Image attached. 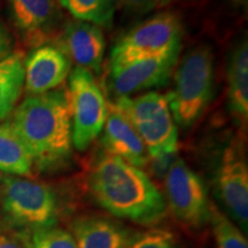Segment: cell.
<instances>
[{"instance_id": "cell-6", "label": "cell", "mask_w": 248, "mask_h": 248, "mask_svg": "<svg viewBox=\"0 0 248 248\" xmlns=\"http://www.w3.org/2000/svg\"><path fill=\"white\" fill-rule=\"evenodd\" d=\"M183 24L172 12L147 18L124 35L110 53V69L128 62L181 51Z\"/></svg>"}, {"instance_id": "cell-24", "label": "cell", "mask_w": 248, "mask_h": 248, "mask_svg": "<svg viewBox=\"0 0 248 248\" xmlns=\"http://www.w3.org/2000/svg\"><path fill=\"white\" fill-rule=\"evenodd\" d=\"M124 8L133 13H146L156 5L159 0H119Z\"/></svg>"}, {"instance_id": "cell-8", "label": "cell", "mask_w": 248, "mask_h": 248, "mask_svg": "<svg viewBox=\"0 0 248 248\" xmlns=\"http://www.w3.org/2000/svg\"><path fill=\"white\" fill-rule=\"evenodd\" d=\"M167 199L178 222L188 228H201L210 221L206 185L183 159L175 161L164 177Z\"/></svg>"}, {"instance_id": "cell-23", "label": "cell", "mask_w": 248, "mask_h": 248, "mask_svg": "<svg viewBox=\"0 0 248 248\" xmlns=\"http://www.w3.org/2000/svg\"><path fill=\"white\" fill-rule=\"evenodd\" d=\"M177 159V151L167 152V153L159 154L156 156H148L146 166H150V170L154 177L164 181V177Z\"/></svg>"}, {"instance_id": "cell-2", "label": "cell", "mask_w": 248, "mask_h": 248, "mask_svg": "<svg viewBox=\"0 0 248 248\" xmlns=\"http://www.w3.org/2000/svg\"><path fill=\"white\" fill-rule=\"evenodd\" d=\"M11 124L40 170L59 168L69 161L73 137L66 91H49L24 99Z\"/></svg>"}, {"instance_id": "cell-20", "label": "cell", "mask_w": 248, "mask_h": 248, "mask_svg": "<svg viewBox=\"0 0 248 248\" xmlns=\"http://www.w3.org/2000/svg\"><path fill=\"white\" fill-rule=\"evenodd\" d=\"M217 248H248L246 237L215 207H210V221Z\"/></svg>"}, {"instance_id": "cell-18", "label": "cell", "mask_w": 248, "mask_h": 248, "mask_svg": "<svg viewBox=\"0 0 248 248\" xmlns=\"http://www.w3.org/2000/svg\"><path fill=\"white\" fill-rule=\"evenodd\" d=\"M32 160L12 128L11 122L0 124V171L15 176H30Z\"/></svg>"}, {"instance_id": "cell-11", "label": "cell", "mask_w": 248, "mask_h": 248, "mask_svg": "<svg viewBox=\"0 0 248 248\" xmlns=\"http://www.w3.org/2000/svg\"><path fill=\"white\" fill-rule=\"evenodd\" d=\"M71 61L58 46L40 45L24 59V88L31 95L60 86L70 74Z\"/></svg>"}, {"instance_id": "cell-4", "label": "cell", "mask_w": 248, "mask_h": 248, "mask_svg": "<svg viewBox=\"0 0 248 248\" xmlns=\"http://www.w3.org/2000/svg\"><path fill=\"white\" fill-rule=\"evenodd\" d=\"M1 208L21 233L55 226L59 217L58 198L49 186L13 176L2 178Z\"/></svg>"}, {"instance_id": "cell-19", "label": "cell", "mask_w": 248, "mask_h": 248, "mask_svg": "<svg viewBox=\"0 0 248 248\" xmlns=\"http://www.w3.org/2000/svg\"><path fill=\"white\" fill-rule=\"evenodd\" d=\"M61 4L76 20L104 28L113 24L114 0H61Z\"/></svg>"}, {"instance_id": "cell-16", "label": "cell", "mask_w": 248, "mask_h": 248, "mask_svg": "<svg viewBox=\"0 0 248 248\" xmlns=\"http://www.w3.org/2000/svg\"><path fill=\"white\" fill-rule=\"evenodd\" d=\"M229 105L232 114L246 124L248 119V45L243 40L232 51L228 67Z\"/></svg>"}, {"instance_id": "cell-14", "label": "cell", "mask_w": 248, "mask_h": 248, "mask_svg": "<svg viewBox=\"0 0 248 248\" xmlns=\"http://www.w3.org/2000/svg\"><path fill=\"white\" fill-rule=\"evenodd\" d=\"M15 27L35 45L43 44L58 17L57 0H8Z\"/></svg>"}, {"instance_id": "cell-26", "label": "cell", "mask_w": 248, "mask_h": 248, "mask_svg": "<svg viewBox=\"0 0 248 248\" xmlns=\"http://www.w3.org/2000/svg\"><path fill=\"white\" fill-rule=\"evenodd\" d=\"M18 238H20V235H18ZM0 248H27V246L21 238L17 239L16 237H13V235L0 232Z\"/></svg>"}, {"instance_id": "cell-22", "label": "cell", "mask_w": 248, "mask_h": 248, "mask_svg": "<svg viewBox=\"0 0 248 248\" xmlns=\"http://www.w3.org/2000/svg\"><path fill=\"white\" fill-rule=\"evenodd\" d=\"M125 248H177V245L169 231L148 229L130 237Z\"/></svg>"}, {"instance_id": "cell-3", "label": "cell", "mask_w": 248, "mask_h": 248, "mask_svg": "<svg viewBox=\"0 0 248 248\" xmlns=\"http://www.w3.org/2000/svg\"><path fill=\"white\" fill-rule=\"evenodd\" d=\"M214 77V53L208 46H198L183 58L175 74V86L167 97L177 125L188 128L202 115L213 98Z\"/></svg>"}, {"instance_id": "cell-5", "label": "cell", "mask_w": 248, "mask_h": 248, "mask_svg": "<svg viewBox=\"0 0 248 248\" xmlns=\"http://www.w3.org/2000/svg\"><path fill=\"white\" fill-rule=\"evenodd\" d=\"M131 123L148 156L178 150V131L166 95L147 92L137 98L120 97L114 104Z\"/></svg>"}, {"instance_id": "cell-25", "label": "cell", "mask_w": 248, "mask_h": 248, "mask_svg": "<svg viewBox=\"0 0 248 248\" xmlns=\"http://www.w3.org/2000/svg\"><path fill=\"white\" fill-rule=\"evenodd\" d=\"M12 37L5 26L0 23V62L12 53Z\"/></svg>"}, {"instance_id": "cell-15", "label": "cell", "mask_w": 248, "mask_h": 248, "mask_svg": "<svg viewBox=\"0 0 248 248\" xmlns=\"http://www.w3.org/2000/svg\"><path fill=\"white\" fill-rule=\"evenodd\" d=\"M77 248H125L130 235L120 223L104 216H80L71 224Z\"/></svg>"}, {"instance_id": "cell-9", "label": "cell", "mask_w": 248, "mask_h": 248, "mask_svg": "<svg viewBox=\"0 0 248 248\" xmlns=\"http://www.w3.org/2000/svg\"><path fill=\"white\" fill-rule=\"evenodd\" d=\"M179 51L139 59L110 69V88L117 97L163 85L178 60Z\"/></svg>"}, {"instance_id": "cell-13", "label": "cell", "mask_w": 248, "mask_h": 248, "mask_svg": "<svg viewBox=\"0 0 248 248\" xmlns=\"http://www.w3.org/2000/svg\"><path fill=\"white\" fill-rule=\"evenodd\" d=\"M101 144L107 153L132 166L146 167L148 153L141 138L128 119L114 105L108 106Z\"/></svg>"}, {"instance_id": "cell-1", "label": "cell", "mask_w": 248, "mask_h": 248, "mask_svg": "<svg viewBox=\"0 0 248 248\" xmlns=\"http://www.w3.org/2000/svg\"><path fill=\"white\" fill-rule=\"evenodd\" d=\"M89 188L99 206L120 218L150 225L166 215V200L150 176L107 152L93 162Z\"/></svg>"}, {"instance_id": "cell-17", "label": "cell", "mask_w": 248, "mask_h": 248, "mask_svg": "<svg viewBox=\"0 0 248 248\" xmlns=\"http://www.w3.org/2000/svg\"><path fill=\"white\" fill-rule=\"evenodd\" d=\"M23 88L24 57L15 52L0 62V121L14 110Z\"/></svg>"}, {"instance_id": "cell-28", "label": "cell", "mask_w": 248, "mask_h": 248, "mask_svg": "<svg viewBox=\"0 0 248 248\" xmlns=\"http://www.w3.org/2000/svg\"><path fill=\"white\" fill-rule=\"evenodd\" d=\"M24 245H26V244H24ZM26 246H27V245H26ZM27 248H28V247H27Z\"/></svg>"}, {"instance_id": "cell-7", "label": "cell", "mask_w": 248, "mask_h": 248, "mask_svg": "<svg viewBox=\"0 0 248 248\" xmlns=\"http://www.w3.org/2000/svg\"><path fill=\"white\" fill-rule=\"evenodd\" d=\"M71 137L77 150L84 151L100 135L108 105L91 71L76 67L69 77Z\"/></svg>"}, {"instance_id": "cell-10", "label": "cell", "mask_w": 248, "mask_h": 248, "mask_svg": "<svg viewBox=\"0 0 248 248\" xmlns=\"http://www.w3.org/2000/svg\"><path fill=\"white\" fill-rule=\"evenodd\" d=\"M217 190L230 215L246 230L248 223V168L237 147L224 151L217 171Z\"/></svg>"}, {"instance_id": "cell-27", "label": "cell", "mask_w": 248, "mask_h": 248, "mask_svg": "<svg viewBox=\"0 0 248 248\" xmlns=\"http://www.w3.org/2000/svg\"><path fill=\"white\" fill-rule=\"evenodd\" d=\"M230 1L233 4L234 6H246L247 5V0H230Z\"/></svg>"}, {"instance_id": "cell-12", "label": "cell", "mask_w": 248, "mask_h": 248, "mask_svg": "<svg viewBox=\"0 0 248 248\" xmlns=\"http://www.w3.org/2000/svg\"><path fill=\"white\" fill-rule=\"evenodd\" d=\"M104 33L100 27L85 21H70L61 37V49L77 67L100 73L105 55Z\"/></svg>"}, {"instance_id": "cell-21", "label": "cell", "mask_w": 248, "mask_h": 248, "mask_svg": "<svg viewBox=\"0 0 248 248\" xmlns=\"http://www.w3.org/2000/svg\"><path fill=\"white\" fill-rule=\"evenodd\" d=\"M20 238L28 248H77L71 232L57 226L20 233Z\"/></svg>"}]
</instances>
